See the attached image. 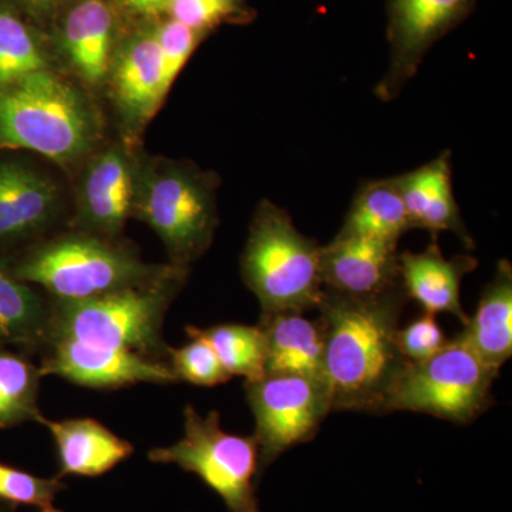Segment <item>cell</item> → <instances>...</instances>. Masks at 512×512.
Masks as SVG:
<instances>
[{
	"mask_svg": "<svg viewBox=\"0 0 512 512\" xmlns=\"http://www.w3.org/2000/svg\"><path fill=\"white\" fill-rule=\"evenodd\" d=\"M40 359L43 377H60L87 389L116 390L140 383H178L168 363L76 340H55Z\"/></svg>",
	"mask_w": 512,
	"mask_h": 512,
	"instance_id": "obj_10",
	"label": "cell"
},
{
	"mask_svg": "<svg viewBox=\"0 0 512 512\" xmlns=\"http://www.w3.org/2000/svg\"><path fill=\"white\" fill-rule=\"evenodd\" d=\"M468 345L495 372L512 355V266L500 261L490 284L485 286L476 313L460 333Z\"/></svg>",
	"mask_w": 512,
	"mask_h": 512,
	"instance_id": "obj_22",
	"label": "cell"
},
{
	"mask_svg": "<svg viewBox=\"0 0 512 512\" xmlns=\"http://www.w3.org/2000/svg\"><path fill=\"white\" fill-rule=\"evenodd\" d=\"M394 180L402 194L412 229H426L433 235V241L441 232H454L467 248L474 247L454 198L448 151L417 170L397 175Z\"/></svg>",
	"mask_w": 512,
	"mask_h": 512,
	"instance_id": "obj_18",
	"label": "cell"
},
{
	"mask_svg": "<svg viewBox=\"0 0 512 512\" xmlns=\"http://www.w3.org/2000/svg\"><path fill=\"white\" fill-rule=\"evenodd\" d=\"M399 288L377 296L325 289L318 306L323 330V379L332 410L383 413L390 387L409 360L397 346L407 301Z\"/></svg>",
	"mask_w": 512,
	"mask_h": 512,
	"instance_id": "obj_1",
	"label": "cell"
},
{
	"mask_svg": "<svg viewBox=\"0 0 512 512\" xmlns=\"http://www.w3.org/2000/svg\"><path fill=\"white\" fill-rule=\"evenodd\" d=\"M187 272V268L177 266L157 281L87 301L52 299V342L76 340L168 363L170 346L163 336L164 319L183 288Z\"/></svg>",
	"mask_w": 512,
	"mask_h": 512,
	"instance_id": "obj_3",
	"label": "cell"
},
{
	"mask_svg": "<svg viewBox=\"0 0 512 512\" xmlns=\"http://www.w3.org/2000/svg\"><path fill=\"white\" fill-rule=\"evenodd\" d=\"M56 185L18 164H0V244L43 237L59 217Z\"/></svg>",
	"mask_w": 512,
	"mask_h": 512,
	"instance_id": "obj_14",
	"label": "cell"
},
{
	"mask_svg": "<svg viewBox=\"0 0 512 512\" xmlns=\"http://www.w3.org/2000/svg\"><path fill=\"white\" fill-rule=\"evenodd\" d=\"M55 441L59 473L56 477H100L110 473L134 454V446L109 427L90 417L40 423Z\"/></svg>",
	"mask_w": 512,
	"mask_h": 512,
	"instance_id": "obj_16",
	"label": "cell"
},
{
	"mask_svg": "<svg viewBox=\"0 0 512 512\" xmlns=\"http://www.w3.org/2000/svg\"><path fill=\"white\" fill-rule=\"evenodd\" d=\"M195 335L210 343L221 365L231 377L261 379L265 372V338L261 326L222 323L210 328L187 326Z\"/></svg>",
	"mask_w": 512,
	"mask_h": 512,
	"instance_id": "obj_25",
	"label": "cell"
},
{
	"mask_svg": "<svg viewBox=\"0 0 512 512\" xmlns=\"http://www.w3.org/2000/svg\"><path fill=\"white\" fill-rule=\"evenodd\" d=\"M409 229H412L409 215L392 177L362 185L339 234L397 245Z\"/></svg>",
	"mask_w": 512,
	"mask_h": 512,
	"instance_id": "obj_23",
	"label": "cell"
},
{
	"mask_svg": "<svg viewBox=\"0 0 512 512\" xmlns=\"http://www.w3.org/2000/svg\"><path fill=\"white\" fill-rule=\"evenodd\" d=\"M477 266L478 259L471 255L447 259L437 241H433L423 252L399 254L400 285L407 298L419 303L423 312L447 313L466 326L470 318L461 305V282Z\"/></svg>",
	"mask_w": 512,
	"mask_h": 512,
	"instance_id": "obj_15",
	"label": "cell"
},
{
	"mask_svg": "<svg viewBox=\"0 0 512 512\" xmlns=\"http://www.w3.org/2000/svg\"><path fill=\"white\" fill-rule=\"evenodd\" d=\"M491 369L461 335L429 359L409 362L394 380L383 413H426L456 424H470L493 406Z\"/></svg>",
	"mask_w": 512,
	"mask_h": 512,
	"instance_id": "obj_7",
	"label": "cell"
},
{
	"mask_svg": "<svg viewBox=\"0 0 512 512\" xmlns=\"http://www.w3.org/2000/svg\"><path fill=\"white\" fill-rule=\"evenodd\" d=\"M40 367L26 353L0 348V430L40 423Z\"/></svg>",
	"mask_w": 512,
	"mask_h": 512,
	"instance_id": "obj_24",
	"label": "cell"
},
{
	"mask_svg": "<svg viewBox=\"0 0 512 512\" xmlns=\"http://www.w3.org/2000/svg\"><path fill=\"white\" fill-rule=\"evenodd\" d=\"M467 0H393V63L377 84L383 101L396 99L419 67L427 46L460 15Z\"/></svg>",
	"mask_w": 512,
	"mask_h": 512,
	"instance_id": "obj_13",
	"label": "cell"
},
{
	"mask_svg": "<svg viewBox=\"0 0 512 512\" xmlns=\"http://www.w3.org/2000/svg\"><path fill=\"white\" fill-rule=\"evenodd\" d=\"M245 397L255 419L259 478L282 454L315 439L332 410L325 380L298 375H268L245 382Z\"/></svg>",
	"mask_w": 512,
	"mask_h": 512,
	"instance_id": "obj_9",
	"label": "cell"
},
{
	"mask_svg": "<svg viewBox=\"0 0 512 512\" xmlns=\"http://www.w3.org/2000/svg\"><path fill=\"white\" fill-rule=\"evenodd\" d=\"M0 512H15V510H13V505L2 503V501H0Z\"/></svg>",
	"mask_w": 512,
	"mask_h": 512,
	"instance_id": "obj_33",
	"label": "cell"
},
{
	"mask_svg": "<svg viewBox=\"0 0 512 512\" xmlns=\"http://www.w3.org/2000/svg\"><path fill=\"white\" fill-rule=\"evenodd\" d=\"M46 69L35 37L16 16L0 12V87Z\"/></svg>",
	"mask_w": 512,
	"mask_h": 512,
	"instance_id": "obj_26",
	"label": "cell"
},
{
	"mask_svg": "<svg viewBox=\"0 0 512 512\" xmlns=\"http://www.w3.org/2000/svg\"><path fill=\"white\" fill-rule=\"evenodd\" d=\"M147 458L195 474L229 512H262L256 497V481L261 480L258 443L254 436L224 430L217 410L202 416L191 404L185 406L183 437L171 446L153 448Z\"/></svg>",
	"mask_w": 512,
	"mask_h": 512,
	"instance_id": "obj_8",
	"label": "cell"
},
{
	"mask_svg": "<svg viewBox=\"0 0 512 512\" xmlns=\"http://www.w3.org/2000/svg\"><path fill=\"white\" fill-rule=\"evenodd\" d=\"M110 79L117 107L128 123L144 124L151 119L167 94L156 33H141L128 40L111 60Z\"/></svg>",
	"mask_w": 512,
	"mask_h": 512,
	"instance_id": "obj_17",
	"label": "cell"
},
{
	"mask_svg": "<svg viewBox=\"0 0 512 512\" xmlns=\"http://www.w3.org/2000/svg\"><path fill=\"white\" fill-rule=\"evenodd\" d=\"M137 168L126 151L110 148L86 168L77 202L79 231L116 239L133 215Z\"/></svg>",
	"mask_w": 512,
	"mask_h": 512,
	"instance_id": "obj_11",
	"label": "cell"
},
{
	"mask_svg": "<svg viewBox=\"0 0 512 512\" xmlns=\"http://www.w3.org/2000/svg\"><path fill=\"white\" fill-rule=\"evenodd\" d=\"M218 180L180 163L137 168L133 215L167 248L173 265L187 268L211 247L218 227Z\"/></svg>",
	"mask_w": 512,
	"mask_h": 512,
	"instance_id": "obj_6",
	"label": "cell"
},
{
	"mask_svg": "<svg viewBox=\"0 0 512 512\" xmlns=\"http://www.w3.org/2000/svg\"><path fill=\"white\" fill-rule=\"evenodd\" d=\"M40 512H63L62 510H59V508H55L52 505H47V507L40 508Z\"/></svg>",
	"mask_w": 512,
	"mask_h": 512,
	"instance_id": "obj_34",
	"label": "cell"
},
{
	"mask_svg": "<svg viewBox=\"0 0 512 512\" xmlns=\"http://www.w3.org/2000/svg\"><path fill=\"white\" fill-rule=\"evenodd\" d=\"M325 289L349 296H377L399 288L397 245L338 234L320 249Z\"/></svg>",
	"mask_w": 512,
	"mask_h": 512,
	"instance_id": "obj_12",
	"label": "cell"
},
{
	"mask_svg": "<svg viewBox=\"0 0 512 512\" xmlns=\"http://www.w3.org/2000/svg\"><path fill=\"white\" fill-rule=\"evenodd\" d=\"M320 249L298 231L288 212L261 202L249 227L241 272L262 315L318 309L325 295Z\"/></svg>",
	"mask_w": 512,
	"mask_h": 512,
	"instance_id": "obj_4",
	"label": "cell"
},
{
	"mask_svg": "<svg viewBox=\"0 0 512 512\" xmlns=\"http://www.w3.org/2000/svg\"><path fill=\"white\" fill-rule=\"evenodd\" d=\"M242 0H173L168 13L177 22L201 33L241 10Z\"/></svg>",
	"mask_w": 512,
	"mask_h": 512,
	"instance_id": "obj_31",
	"label": "cell"
},
{
	"mask_svg": "<svg viewBox=\"0 0 512 512\" xmlns=\"http://www.w3.org/2000/svg\"><path fill=\"white\" fill-rule=\"evenodd\" d=\"M156 36L163 62L164 89L168 93L197 47L200 33L171 19L157 30Z\"/></svg>",
	"mask_w": 512,
	"mask_h": 512,
	"instance_id": "obj_29",
	"label": "cell"
},
{
	"mask_svg": "<svg viewBox=\"0 0 512 512\" xmlns=\"http://www.w3.org/2000/svg\"><path fill=\"white\" fill-rule=\"evenodd\" d=\"M53 301L0 265V348L42 356L52 342Z\"/></svg>",
	"mask_w": 512,
	"mask_h": 512,
	"instance_id": "obj_19",
	"label": "cell"
},
{
	"mask_svg": "<svg viewBox=\"0 0 512 512\" xmlns=\"http://www.w3.org/2000/svg\"><path fill=\"white\" fill-rule=\"evenodd\" d=\"M113 15L103 0H82L69 13L63 26V49L67 59L90 86L103 83L111 66Z\"/></svg>",
	"mask_w": 512,
	"mask_h": 512,
	"instance_id": "obj_21",
	"label": "cell"
},
{
	"mask_svg": "<svg viewBox=\"0 0 512 512\" xmlns=\"http://www.w3.org/2000/svg\"><path fill=\"white\" fill-rule=\"evenodd\" d=\"M66 484L59 477H39L28 471L0 463V501L9 505H30L47 507L57 495L66 490Z\"/></svg>",
	"mask_w": 512,
	"mask_h": 512,
	"instance_id": "obj_28",
	"label": "cell"
},
{
	"mask_svg": "<svg viewBox=\"0 0 512 512\" xmlns=\"http://www.w3.org/2000/svg\"><path fill=\"white\" fill-rule=\"evenodd\" d=\"M265 338V372L323 379V330L301 312L261 315Z\"/></svg>",
	"mask_w": 512,
	"mask_h": 512,
	"instance_id": "obj_20",
	"label": "cell"
},
{
	"mask_svg": "<svg viewBox=\"0 0 512 512\" xmlns=\"http://www.w3.org/2000/svg\"><path fill=\"white\" fill-rule=\"evenodd\" d=\"M175 268L147 264L116 239L74 231L37 242L12 271L53 301L77 302L157 281Z\"/></svg>",
	"mask_w": 512,
	"mask_h": 512,
	"instance_id": "obj_2",
	"label": "cell"
},
{
	"mask_svg": "<svg viewBox=\"0 0 512 512\" xmlns=\"http://www.w3.org/2000/svg\"><path fill=\"white\" fill-rule=\"evenodd\" d=\"M37 2H40V3H52V2H56V0H37Z\"/></svg>",
	"mask_w": 512,
	"mask_h": 512,
	"instance_id": "obj_35",
	"label": "cell"
},
{
	"mask_svg": "<svg viewBox=\"0 0 512 512\" xmlns=\"http://www.w3.org/2000/svg\"><path fill=\"white\" fill-rule=\"evenodd\" d=\"M94 128L82 94L46 69L0 87V147L35 151L63 163L89 150Z\"/></svg>",
	"mask_w": 512,
	"mask_h": 512,
	"instance_id": "obj_5",
	"label": "cell"
},
{
	"mask_svg": "<svg viewBox=\"0 0 512 512\" xmlns=\"http://www.w3.org/2000/svg\"><path fill=\"white\" fill-rule=\"evenodd\" d=\"M190 342L181 348H170L168 365L178 382H187L200 387H214L232 379L221 365L217 353L207 340L185 329Z\"/></svg>",
	"mask_w": 512,
	"mask_h": 512,
	"instance_id": "obj_27",
	"label": "cell"
},
{
	"mask_svg": "<svg viewBox=\"0 0 512 512\" xmlns=\"http://www.w3.org/2000/svg\"><path fill=\"white\" fill-rule=\"evenodd\" d=\"M173 0H120L124 8L137 15L154 16L168 12Z\"/></svg>",
	"mask_w": 512,
	"mask_h": 512,
	"instance_id": "obj_32",
	"label": "cell"
},
{
	"mask_svg": "<svg viewBox=\"0 0 512 512\" xmlns=\"http://www.w3.org/2000/svg\"><path fill=\"white\" fill-rule=\"evenodd\" d=\"M447 340L436 315L423 312L409 325L397 330V346L409 362L417 363L429 359L439 352Z\"/></svg>",
	"mask_w": 512,
	"mask_h": 512,
	"instance_id": "obj_30",
	"label": "cell"
}]
</instances>
